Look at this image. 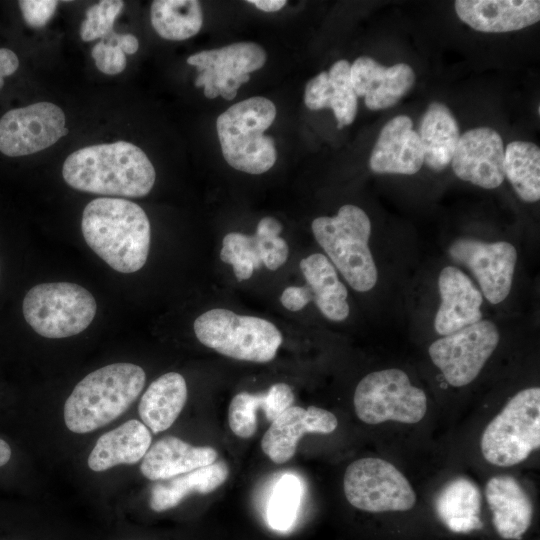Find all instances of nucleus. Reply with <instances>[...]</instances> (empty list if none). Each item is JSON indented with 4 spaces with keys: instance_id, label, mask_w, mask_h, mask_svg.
Here are the masks:
<instances>
[{
    "instance_id": "nucleus-13",
    "label": "nucleus",
    "mask_w": 540,
    "mask_h": 540,
    "mask_svg": "<svg viewBox=\"0 0 540 540\" xmlns=\"http://www.w3.org/2000/svg\"><path fill=\"white\" fill-rule=\"evenodd\" d=\"M63 110L51 102L12 109L0 119V151L10 157L52 146L68 133Z\"/></svg>"
},
{
    "instance_id": "nucleus-21",
    "label": "nucleus",
    "mask_w": 540,
    "mask_h": 540,
    "mask_svg": "<svg viewBox=\"0 0 540 540\" xmlns=\"http://www.w3.org/2000/svg\"><path fill=\"white\" fill-rule=\"evenodd\" d=\"M485 496L498 535L520 540L533 517V504L524 488L512 476L497 475L487 482Z\"/></svg>"
},
{
    "instance_id": "nucleus-34",
    "label": "nucleus",
    "mask_w": 540,
    "mask_h": 540,
    "mask_svg": "<svg viewBox=\"0 0 540 540\" xmlns=\"http://www.w3.org/2000/svg\"><path fill=\"white\" fill-rule=\"evenodd\" d=\"M270 242L263 241L256 234L249 236L238 232H231L223 238L220 258L228 264H231L235 260L248 261L253 264L254 269H258L263 263L265 252Z\"/></svg>"
},
{
    "instance_id": "nucleus-10",
    "label": "nucleus",
    "mask_w": 540,
    "mask_h": 540,
    "mask_svg": "<svg viewBox=\"0 0 540 540\" xmlns=\"http://www.w3.org/2000/svg\"><path fill=\"white\" fill-rule=\"evenodd\" d=\"M343 489L352 506L371 513L408 511L416 503V494L407 478L380 458L366 457L350 463Z\"/></svg>"
},
{
    "instance_id": "nucleus-4",
    "label": "nucleus",
    "mask_w": 540,
    "mask_h": 540,
    "mask_svg": "<svg viewBox=\"0 0 540 540\" xmlns=\"http://www.w3.org/2000/svg\"><path fill=\"white\" fill-rule=\"evenodd\" d=\"M276 117L274 103L265 97H252L230 106L216 121L221 151L236 170L262 174L276 162L274 140L264 132Z\"/></svg>"
},
{
    "instance_id": "nucleus-33",
    "label": "nucleus",
    "mask_w": 540,
    "mask_h": 540,
    "mask_svg": "<svg viewBox=\"0 0 540 540\" xmlns=\"http://www.w3.org/2000/svg\"><path fill=\"white\" fill-rule=\"evenodd\" d=\"M302 487L292 474L283 475L274 487L267 507L269 525L279 531L292 527L300 506Z\"/></svg>"
},
{
    "instance_id": "nucleus-7",
    "label": "nucleus",
    "mask_w": 540,
    "mask_h": 540,
    "mask_svg": "<svg viewBox=\"0 0 540 540\" xmlns=\"http://www.w3.org/2000/svg\"><path fill=\"white\" fill-rule=\"evenodd\" d=\"M540 446V388L517 392L486 426L480 441L487 462L510 467Z\"/></svg>"
},
{
    "instance_id": "nucleus-2",
    "label": "nucleus",
    "mask_w": 540,
    "mask_h": 540,
    "mask_svg": "<svg viewBox=\"0 0 540 540\" xmlns=\"http://www.w3.org/2000/svg\"><path fill=\"white\" fill-rule=\"evenodd\" d=\"M81 229L87 245L112 269L128 274L145 265L150 223L138 204L122 198H96L83 210Z\"/></svg>"
},
{
    "instance_id": "nucleus-5",
    "label": "nucleus",
    "mask_w": 540,
    "mask_h": 540,
    "mask_svg": "<svg viewBox=\"0 0 540 540\" xmlns=\"http://www.w3.org/2000/svg\"><path fill=\"white\" fill-rule=\"evenodd\" d=\"M311 228L331 263L354 290L366 292L375 286L378 273L368 245L371 222L361 208L343 205L334 217L314 219Z\"/></svg>"
},
{
    "instance_id": "nucleus-26",
    "label": "nucleus",
    "mask_w": 540,
    "mask_h": 540,
    "mask_svg": "<svg viewBox=\"0 0 540 540\" xmlns=\"http://www.w3.org/2000/svg\"><path fill=\"white\" fill-rule=\"evenodd\" d=\"M184 377L169 372L154 380L142 395L138 413L153 433L167 430L177 419L187 401Z\"/></svg>"
},
{
    "instance_id": "nucleus-39",
    "label": "nucleus",
    "mask_w": 540,
    "mask_h": 540,
    "mask_svg": "<svg viewBox=\"0 0 540 540\" xmlns=\"http://www.w3.org/2000/svg\"><path fill=\"white\" fill-rule=\"evenodd\" d=\"M288 258V245L286 241L277 237L267 246L263 264L269 270H276L282 266Z\"/></svg>"
},
{
    "instance_id": "nucleus-18",
    "label": "nucleus",
    "mask_w": 540,
    "mask_h": 540,
    "mask_svg": "<svg viewBox=\"0 0 540 540\" xmlns=\"http://www.w3.org/2000/svg\"><path fill=\"white\" fill-rule=\"evenodd\" d=\"M424 163V153L413 122L406 115L389 120L381 129L369 159L370 169L379 174L417 173Z\"/></svg>"
},
{
    "instance_id": "nucleus-35",
    "label": "nucleus",
    "mask_w": 540,
    "mask_h": 540,
    "mask_svg": "<svg viewBox=\"0 0 540 540\" xmlns=\"http://www.w3.org/2000/svg\"><path fill=\"white\" fill-rule=\"evenodd\" d=\"M123 7L120 0H103L91 6L80 27L81 39L88 42L109 35Z\"/></svg>"
},
{
    "instance_id": "nucleus-16",
    "label": "nucleus",
    "mask_w": 540,
    "mask_h": 540,
    "mask_svg": "<svg viewBox=\"0 0 540 540\" xmlns=\"http://www.w3.org/2000/svg\"><path fill=\"white\" fill-rule=\"evenodd\" d=\"M337 426L336 416L326 409L292 405L270 424L262 437L261 448L273 463L283 464L294 456L303 435L330 434Z\"/></svg>"
},
{
    "instance_id": "nucleus-40",
    "label": "nucleus",
    "mask_w": 540,
    "mask_h": 540,
    "mask_svg": "<svg viewBox=\"0 0 540 540\" xmlns=\"http://www.w3.org/2000/svg\"><path fill=\"white\" fill-rule=\"evenodd\" d=\"M282 231L281 223L273 217L262 218L258 225L255 234L265 242H270L279 237Z\"/></svg>"
},
{
    "instance_id": "nucleus-23",
    "label": "nucleus",
    "mask_w": 540,
    "mask_h": 540,
    "mask_svg": "<svg viewBox=\"0 0 540 540\" xmlns=\"http://www.w3.org/2000/svg\"><path fill=\"white\" fill-rule=\"evenodd\" d=\"M217 451L193 446L180 438L166 436L154 443L142 459L140 471L152 481L166 480L216 462Z\"/></svg>"
},
{
    "instance_id": "nucleus-32",
    "label": "nucleus",
    "mask_w": 540,
    "mask_h": 540,
    "mask_svg": "<svg viewBox=\"0 0 540 540\" xmlns=\"http://www.w3.org/2000/svg\"><path fill=\"white\" fill-rule=\"evenodd\" d=\"M151 23L164 39L186 40L196 35L203 23L201 5L196 0H156L150 10Z\"/></svg>"
},
{
    "instance_id": "nucleus-31",
    "label": "nucleus",
    "mask_w": 540,
    "mask_h": 540,
    "mask_svg": "<svg viewBox=\"0 0 540 540\" xmlns=\"http://www.w3.org/2000/svg\"><path fill=\"white\" fill-rule=\"evenodd\" d=\"M504 174L525 202L540 199V149L529 141L510 142L504 150Z\"/></svg>"
},
{
    "instance_id": "nucleus-41",
    "label": "nucleus",
    "mask_w": 540,
    "mask_h": 540,
    "mask_svg": "<svg viewBox=\"0 0 540 540\" xmlns=\"http://www.w3.org/2000/svg\"><path fill=\"white\" fill-rule=\"evenodd\" d=\"M19 67L17 55L6 48H0V89L4 84V77L12 75Z\"/></svg>"
},
{
    "instance_id": "nucleus-20",
    "label": "nucleus",
    "mask_w": 540,
    "mask_h": 540,
    "mask_svg": "<svg viewBox=\"0 0 540 540\" xmlns=\"http://www.w3.org/2000/svg\"><path fill=\"white\" fill-rule=\"evenodd\" d=\"M454 6L461 21L485 33L520 30L540 19L538 0H457Z\"/></svg>"
},
{
    "instance_id": "nucleus-44",
    "label": "nucleus",
    "mask_w": 540,
    "mask_h": 540,
    "mask_svg": "<svg viewBox=\"0 0 540 540\" xmlns=\"http://www.w3.org/2000/svg\"><path fill=\"white\" fill-rule=\"evenodd\" d=\"M11 454L12 452L9 444L0 438V467L10 460Z\"/></svg>"
},
{
    "instance_id": "nucleus-9",
    "label": "nucleus",
    "mask_w": 540,
    "mask_h": 540,
    "mask_svg": "<svg viewBox=\"0 0 540 540\" xmlns=\"http://www.w3.org/2000/svg\"><path fill=\"white\" fill-rule=\"evenodd\" d=\"M353 403L357 417L367 424L390 420L417 423L427 410L424 391L413 386L408 375L397 368L363 377L355 389Z\"/></svg>"
},
{
    "instance_id": "nucleus-43",
    "label": "nucleus",
    "mask_w": 540,
    "mask_h": 540,
    "mask_svg": "<svg viewBox=\"0 0 540 540\" xmlns=\"http://www.w3.org/2000/svg\"><path fill=\"white\" fill-rule=\"evenodd\" d=\"M249 3L265 12H275L285 6V0H251Z\"/></svg>"
},
{
    "instance_id": "nucleus-14",
    "label": "nucleus",
    "mask_w": 540,
    "mask_h": 540,
    "mask_svg": "<svg viewBox=\"0 0 540 540\" xmlns=\"http://www.w3.org/2000/svg\"><path fill=\"white\" fill-rule=\"evenodd\" d=\"M448 252L454 262L470 270L490 303L498 304L507 298L517 262V250L511 243L460 238Z\"/></svg>"
},
{
    "instance_id": "nucleus-25",
    "label": "nucleus",
    "mask_w": 540,
    "mask_h": 540,
    "mask_svg": "<svg viewBox=\"0 0 540 540\" xmlns=\"http://www.w3.org/2000/svg\"><path fill=\"white\" fill-rule=\"evenodd\" d=\"M293 402L292 388L286 383L273 384L266 393L240 392L229 405V427L236 436L248 439L257 431L258 409L263 410L266 420L272 423Z\"/></svg>"
},
{
    "instance_id": "nucleus-19",
    "label": "nucleus",
    "mask_w": 540,
    "mask_h": 540,
    "mask_svg": "<svg viewBox=\"0 0 540 540\" xmlns=\"http://www.w3.org/2000/svg\"><path fill=\"white\" fill-rule=\"evenodd\" d=\"M438 288L441 302L434 319L438 334L446 336L481 320L482 293L460 269L443 268Z\"/></svg>"
},
{
    "instance_id": "nucleus-24",
    "label": "nucleus",
    "mask_w": 540,
    "mask_h": 540,
    "mask_svg": "<svg viewBox=\"0 0 540 540\" xmlns=\"http://www.w3.org/2000/svg\"><path fill=\"white\" fill-rule=\"evenodd\" d=\"M151 441L150 430L143 422L128 420L99 437L88 457V466L101 472L120 464H136L143 459Z\"/></svg>"
},
{
    "instance_id": "nucleus-37",
    "label": "nucleus",
    "mask_w": 540,
    "mask_h": 540,
    "mask_svg": "<svg viewBox=\"0 0 540 540\" xmlns=\"http://www.w3.org/2000/svg\"><path fill=\"white\" fill-rule=\"evenodd\" d=\"M18 4L26 24L32 28H41L45 26L54 15L58 1L21 0Z\"/></svg>"
},
{
    "instance_id": "nucleus-11",
    "label": "nucleus",
    "mask_w": 540,
    "mask_h": 540,
    "mask_svg": "<svg viewBox=\"0 0 540 540\" xmlns=\"http://www.w3.org/2000/svg\"><path fill=\"white\" fill-rule=\"evenodd\" d=\"M499 342V331L489 320H480L443 336L429 346L432 362L454 387L471 383Z\"/></svg>"
},
{
    "instance_id": "nucleus-12",
    "label": "nucleus",
    "mask_w": 540,
    "mask_h": 540,
    "mask_svg": "<svg viewBox=\"0 0 540 540\" xmlns=\"http://www.w3.org/2000/svg\"><path fill=\"white\" fill-rule=\"evenodd\" d=\"M265 62V50L253 42L201 51L187 59L199 71L195 86L204 87V95L209 99L222 96L226 100L235 98L239 87L249 81V74L262 68Z\"/></svg>"
},
{
    "instance_id": "nucleus-1",
    "label": "nucleus",
    "mask_w": 540,
    "mask_h": 540,
    "mask_svg": "<svg viewBox=\"0 0 540 540\" xmlns=\"http://www.w3.org/2000/svg\"><path fill=\"white\" fill-rule=\"evenodd\" d=\"M62 176L76 190L124 197L147 195L156 179L147 155L126 141L76 150L66 158Z\"/></svg>"
},
{
    "instance_id": "nucleus-3",
    "label": "nucleus",
    "mask_w": 540,
    "mask_h": 540,
    "mask_svg": "<svg viewBox=\"0 0 540 540\" xmlns=\"http://www.w3.org/2000/svg\"><path fill=\"white\" fill-rule=\"evenodd\" d=\"M145 380V371L132 363H114L89 373L65 401L66 427L84 434L107 425L127 411Z\"/></svg>"
},
{
    "instance_id": "nucleus-8",
    "label": "nucleus",
    "mask_w": 540,
    "mask_h": 540,
    "mask_svg": "<svg viewBox=\"0 0 540 540\" xmlns=\"http://www.w3.org/2000/svg\"><path fill=\"white\" fill-rule=\"evenodd\" d=\"M97 303L87 289L70 282L33 286L22 303L23 316L40 336L66 338L84 331L93 321Z\"/></svg>"
},
{
    "instance_id": "nucleus-28",
    "label": "nucleus",
    "mask_w": 540,
    "mask_h": 540,
    "mask_svg": "<svg viewBox=\"0 0 540 540\" xmlns=\"http://www.w3.org/2000/svg\"><path fill=\"white\" fill-rule=\"evenodd\" d=\"M300 269L320 312L332 321L345 320L350 312L348 292L331 261L324 254L314 253L300 261Z\"/></svg>"
},
{
    "instance_id": "nucleus-42",
    "label": "nucleus",
    "mask_w": 540,
    "mask_h": 540,
    "mask_svg": "<svg viewBox=\"0 0 540 540\" xmlns=\"http://www.w3.org/2000/svg\"><path fill=\"white\" fill-rule=\"evenodd\" d=\"M107 36H109V41L117 45L124 53L134 54L139 48L138 39L132 34H116L112 31Z\"/></svg>"
},
{
    "instance_id": "nucleus-15",
    "label": "nucleus",
    "mask_w": 540,
    "mask_h": 540,
    "mask_svg": "<svg viewBox=\"0 0 540 540\" xmlns=\"http://www.w3.org/2000/svg\"><path fill=\"white\" fill-rule=\"evenodd\" d=\"M504 145L499 133L489 127L470 129L460 135L452 169L461 180L484 189L499 187L504 174Z\"/></svg>"
},
{
    "instance_id": "nucleus-27",
    "label": "nucleus",
    "mask_w": 540,
    "mask_h": 540,
    "mask_svg": "<svg viewBox=\"0 0 540 540\" xmlns=\"http://www.w3.org/2000/svg\"><path fill=\"white\" fill-rule=\"evenodd\" d=\"M228 476V465L224 461H217L187 473L160 480L151 488L149 506L155 512L174 508L192 493L213 492L227 480Z\"/></svg>"
},
{
    "instance_id": "nucleus-36",
    "label": "nucleus",
    "mask_w": 540,
    "mask_h": 540,
    "mask_svg": "<svg viewBox=\"0 0 540 540\" xmlns=\"http://www.w3.org/2000/svg\"><path fill=\"white\" fill-rule=\"evenodd\" d=\"M91 55L96 67L104 74L116 75L126 67L125 53L114 43L101 41L94 45Z\"/></svg>"
},
{
    "instance_id": "nucleus-30",
    "label": "nucleus",
    "mask_w": 540,
    "mask_h": 540,
    "mask_svg": "<svg viewBox=\"0 0 540 540\" xmlns=\"http://www.w3.org/2000/svg\"><path fill=\"white\" fill-rule=\"evenodd\" d=\"M435 509L442 523L453 532L469 533L482 527L481 493L467 478L447 482L436 497Z\"/></svg>"
},
{
    "instance_id": "nucleus-6",
    "label": "nucleus",
    "mask_w": 540,
    "mask_h": 540,
    "mask_svg": "<svg viewBox=\"0 0 540 540\" xmlns=\"http://www.w3.org/2000/svg\"><path fill=\"white\" fill-rule=\"evenodd\" d=\"M193 327L203 345L242 361L266 363L273 360L283 340L273 323L259 317L238 315L224 308L201 314Z\"/></svg>"
},
{
    "instance_id": "nucleus-29",
    "label": "nucleus",
    "mask_w": 540,
    "mask_h": 540,
    "mask_svg": "<svg viewBox=\"0 0 540 540\" xmlns=\"http://www.w3.org/2000/svg\"><path fill=\"white\" fill-rule=\"evenodd\" d=\"M417 133L426 165L435 171L445 169L452 161L460 138L458 123L449 108L432 102L421 118Z\"/></svg>"
},
{
    "instance_id": "nucleus-17",
    "label": "nucleus",
    "mask_w": 540,
    "mask_h": 540,
    "mask_svg": "<svg viewBox=\"0 0 540 540\" xmlns=\"http://www.w3.org/2000/svg\"><path fill=\"white\" fill-rule=\"evenodd\" d=\"M352 87L357 97H364L370 110H381L395 105L415 83L413 69L405 63L390 67L361 56L350 66Z\"/></svg>"
},
{
    "instance_id": "nucleus-22",
    "label": "nucleus",
    "mask_w": 540,
    "mask_h": 540,
    "mask_svg": "<svg viewBox=\"0 0 540 540\" xmlns=\"http://www.w3.org/2000/svg\"><path fill=\"white\" fill-rule=\"evenodd\" d=\"M350 66L345 59L336 61L329 71H323L310 79L304 92V103L310 110H333L339 129L354 121L358 109Z\"/></svg>"
},
{
    "instance_id": "nucleus-38",
    "label": "nucleus",
    "mask_w": 540,
    "mask_h": 540,
    "mask_svg": "<svg viewBox=\"0 0 540 540\" xmlns=\"http://www.w3.org/2000/svg\"><path fill=\"white\" fill-rule=\"evenodd\" d=\"M312 299V293L308 287L289 286L281 297L282 305L289 311H299Z\"/></svg>"
}]
</instances>
